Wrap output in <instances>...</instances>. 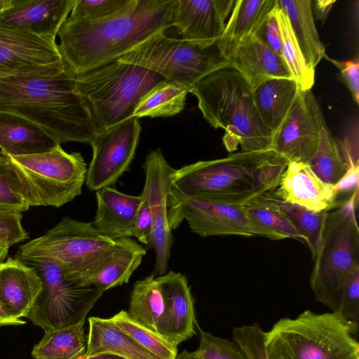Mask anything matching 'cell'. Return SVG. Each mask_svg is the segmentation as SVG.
I'll return each mask as SVG.
<instances>
[{"label": "cell", "mask_w": 359, "mask_h": 359, "mask_svg": "<svg viewBox=\"0 0 359 359\" xmlns=\"http://www.w3.org/2000/svg\"><path fill=\"white\" fill-rule=\"evenodd\" d=\"M75 79L99 134L132 117L143 96L165 79L153 71L116 60Z\"/></svg>", "instance_id": "cell-8"}, {"label": "cell", "mask_w": 359, "mask_h": 359, "mask_svg": "<svg viewBox=\"0 0 359 359\" xmlns=\"http://www.w3.org/2000/svg\"><path fill=\"white\" fill-rule=\"evenodd\" d=\"M22 214H0V239L11 247L29 238L22 224Z\"/></svg>", "instance_id": "cell-43"}, {"label": "cell", "mask_w": 359, "mask_h": 359, "mask_svg": "<svg viewBox=\"0 0 359 359\" xmlns=\"http://www.w3.org/2000/svg\"><path fill=\"white\" fill-rule=\"evenodd\" d=\"M265 332L258 323L235 327L232 341L243 351L248 359H270L264 344Z\"/></svg>", "instance_id": "cell-41"}, {"label": "cell", "mask_w": 359, "mask_h": 359, "mask_svg": "<svg viewBox=\"0 0 359 359\" xmlns=\"http://www.w3.org/2000/svg\"><path fill=\"white\" fill-rule=\"evenodd\" d=\"M57 144L36 123L20 116L0 111V150L6 156L43 153Z\"/></svg>", "instance_id": "cell-24"}, {"label": "cell", "mask_w": 359, "mask_h": 359, "mask_svg": "<svg viewBox=\"0 0 359 359\" xmlns=\"http://www.w3.org/2000/svg\"><path fill=\"white\" fill-rule=\"evenodd\" d=\"M113 252L91 285L102 292L127 283L146 255V249L130 237L115 240Z\"/></svg>", "instance_id": "cell-30"}, {"label": "cell", "mask_w": 359, "mask_h": 359, "mask_svg": "<svg viewBox=\"0 0 359 359\" xmlns=\"http://www.w3.org/2000/svg\"><path fill=\"white\" fill-rule=\"evenodd\" d=\"M152 231V219L149 206L142 196V201L137 210L132 232V237L147 246L150 242Z\"/></svg>", "instance_id": "cell-46"}, {"label": "cell", "mask_w": 359, "mask_h": 359, "mask_svg": "<svg viewBox=\"0 0 359 359\" xmlns=\"http://www.w3.org/2000/svg\"><path fill=\"white\" fill-rule=\"evenodd\" d=\"M85 320L66 327L45 331L32 351L33 359H79L87 347Z\"/></svg>", "instance_id": "cell-31"}, {"label": "cell", "mask_w": 359, "mask_h": 359, "mask_svg": "<svg viewBox=\"0 0 359 359\" xmlns=\"http://www.w3.org/2000/svg\"><path fill=\"white\" fill-rule=\"evenodd\" d=\"M88 325L86 356L109 353L125 359H159L118 327L111 318L90 317Z\"/></svg>", "instance_id": "cell-27"}, {"label": "cell", "mask_w": 359, "mask_h": 359, "mask_svg": "<svg viewBox=\"0 0 359 359\" xmlns=\"http://www.w3.org/2000/svg\"><path fill=\"white\" fill-rule=\"evenodd\" d=\"M236 0H176L172 14V27L181 39L202 47L220 39L225 20Z\"/></svg>", "instance_id": "cell-16"}, {"label": "cell", "mask_w": 359, "mask_h": 359, "mask_svg": "<svg viewBox=\"0 0 359 359\" xmlns=\"http://www.w3.org/2000/svg\"><path fill=\"white\" fill-rule=\"evenodd\" d=\"M25 320L15 318L6 311L0 303V326L21 325L25 324Z\"/></svg>", "instance_id": "cell-49"}, {"label": "cell", "mask_w": 359, "mask_h": 359, "mask_svg": "<svg viewBox=\"0 0 359 359\" xmlns=\"http://www.w3.org/2000/svg\"><path fill=\"white\" fill-rule=\"evenodd\" d=\"M127 313L139 324L172 343L169 316L154 274L135 282Z\"/></svg>", "instance_id": "cell-26"}, {"label": "cell", "mask_w": 359, "mask_h": 359, "mask_svg": "<svg viewBox=\"0 0 359 359\" xmlns=\"http://www.w3.org/2000/svg\"><path fill=\"white\" fill-rule=\"evenodd\" d=\"M358 334L359 328V274L346 285L337 311Z\"/></svg>", "instance_id": "cell-42"}, {"label": "cell", "mask_w": 359, "mask_h": 359, "mask_svg": "<svg viewBox=\"0 0 359 359\" xmlns=\"http://www.w3.org/2000/svg\"><path fill=\"white\" fill-rule=\"evenodd\" d=\"M359 166L352 165L347 168L344 177L334 185L337 194L344 192H353L358 189Z\"/></svg>", "instance_id": "cell-47"}, {"label": "cell", "mask_w": 359, "mask_h": 359, "mask_svg": "<svg viewBox=\"0 0 359 359\" xmlns=\"http://www.w3.org/2000/svg\"><path fill=\"white\" fill-rule=\"evenodd\" d=\"M34 268L43 289L27 318L45 331L74 325L86 317L103 292L94 285L67 280L58 265L47 259L21 260Z\"/></svg>", "instance_id": "cell-11"}, {"label": "cell", "mask_w": 359, "mask_h": 359, "mask_svg": "<svg viewBox=\"0 0 359 359\" xmlns=\"http://www.w3.org/2000/svg\"><path fill=\"white\" fill-rule=\"evenodd\" d=\"M277 198L282 210L304 238L313 261L320 245L323 222L327 211L314 212L298 205L285 202L278 196Z\"/></svg>", "instance_id": "cell-37"}, {"label": "cell", "mask_w": 359, "mask_h": 359, "mask_svg": "<svg viewBox=\"0 0 359 359\" xmlns=\"http://www.w3.org/2000/svg\"><path fill=\"white\" fill-rule=\"evenodd\" d=\"M319 139L317 149L306 163L325 183L335 185L346 174L347 167L338 144L328 128L319 103L316 106Z\"/></svg>", "instance_id": "cell-32"}, {"label": "cell", "mask_w": 359, "mask_h": 359, "mask_svg": "<svg viewBox=\"0 0 359 359\" xmlns=\"http://www.w3.org/2000/svg\"><path fill=\"white\" fill-rule=\"evenodd\" d=\"M170 320L172 342L178 346L196 334L194 301L186 276L169 271L156 277Z\"/></svg>", "instance_id": "cell-21"}, {"label": "cell", "mask_w": 359, "mask_h": 359, "mask_svg": "<svg viewBox=\"0 0 359 359\" xmlns=\"http://www.w3.org/2000/svg\"><path fill=\"white\" fill-rule=\"evenodd\" d=\"M200 330L199 346L196 351L201 359H248L241 348L233 341Z\"/></svg>", "instance_id": "cell-40"}, {"label": "cell", "mask_w": 359, "mask_h": 359, "mask_svg": "<svg viewBox=\"0 0 359 359\" xmlns=\"http://www.w3.org/2000/svg\"><path fill=\"white\" fill-rule=\"evenodd\" d=\"M140 132L139 118L130 117L98 134L90 144L93 156L86 180L89 189L110 187L129 170Z\"/></svg>", "instance_id": "cell-14"}, {"label": "cell", "mask_w": 359, "mask_h": 359, "mask_svg": "<svg viewBox=\"0 0 359 359\" xmlns=\"http://www.w3.org/2000/svg\"><path fill=\"white\" fill-rule=\"evenodd\" d=\"M276 9V2L273 8L266 16L256 36L271 50L282 57L281 35Z\"/></svg>", "instance_id": "cell-44"}, {"label": "cell", "mask_w": 359, "mask_h": 359, "mask_svg": "<svg viewBox=\"0 0 359 359\" xmlns=\"http://www.w3.org/2000/svg\"><path fill=\"white\" fill-rule=\"evenodd\" d=\"M61 60L56 39L0 27V76L30 72Z\"/></svg>", "instance_id": "cell-17"}, {"label": "cell", "mask_w": 359, "mask_h": 359, "mask_svg": "<svg viewBox=\"0 0 359 359\" xmlns=\"http://www.w3.org/2000/svg\"><path fill=\"white\" fill-rule=\"evenodd\" d=\"M353 327L337 312L306 310L294 318H283L265 332L270 359H359Z\"/></svg>", "instance_id": "cell-6"}, {"label": "cell", "mask_w": 359, "mask_h": 359, "mask_svg": "<svg viewBox=\"0 0 359 359\" xmlns=\"http://www.w3.org/2000/svg\"><path fill=\"white\" fill-rule=\"evenodd\" d=\"M10 248L6 242L0 239V263L6 260Z\"/></svg>", "instance_id": "cell-51"}, {"label": "cell", "mask_w": 359, "mask_h": 359, "mask_svg": "<svg viewBox=\"0 0 359 359\" xmlns=\"http://www.w3.org/2000/svg\"><path fill=\"white\" fill-rule=\"evenodd\" d=\"M8 157L29 208H60L82 193L88 168L79 152L57 144L46 152Z\"/></svg>", "instance_id": "cell-9"}, {"label": "cell", "mask_w": 359, "mask_h": 359, "mask_svg": "<svg viewBox=\"0 0 359 359\" xmlns=\"http://www.w3.org/2000/svg\"><path fill=\"white\" fill-rule=\"evenodd\" d=\"M11 3V0H0V11L8 8Z\"/></svg>", "instance_id": "cell-53"}, {"label": "cell", "mask_w": 359, "mask_h": 359, "mask_svg": "<svg viewBox=\"0 0 359 359\" xmlns=\"http://www.w3.org/2000/svg\"><path fill=\"white\" fill-rule=\"evenodd\" d=\"M318 103L311 90H299L286 118L273 135L271 149L288 163H306L317 149L319 139Z\"/></svg>", "instance_id": "cell-15"}, {"label": "cell", "mask_w": 359, "mask_h": 359, "mask_svg": "<svg viewBox=\"0 0 359 359\" xmlns=\"http://www.w3.org/2000/svg\"><path fill=\"white\" fill-rule=\"evenodd\" d=\"M276 18L282 41V57L302 90H309L315 83V70L306 63L289 20L276 0Z\"/></svg>", "instance_id": "cell-35"}, {"label": "cell", "mask_w": 359, "mask_h": 359, "mask_svg": "<svg viewBox=\"0 0 359 359\" xmlns=\"http://www.w3.org/2000/svg\"><path fill=\"white\" fill-rule=\"evenodd\" d=\"M176 359H201L196 351L189 352L187 350H184L182 352L179 353Z\"/></svg>", "instance_id": "cell-52"}, {"label": "cell", "mask_w": 359, "mask_h": 359, "mask_svg": "<svg viewBox=\"0 0 359 359\" xmlns=\"http://www.w3.org/2000/svg\"><path fill=\"white\" fill-rule=\"evenodd\" d=\"M176 0H133L121 13L96 21L66 20L57 44L74 76L117 60L149 36L172 27Z\"/></svg>", "instance_id": "cell-2"}, {"label": "cell", "mask_w": 359, "mask_h": 359, "mask_svg": "<svg viewBox=\"0 0 359 359\" xmlns=\"http://www.w3.org/2000/svg\"><path fill=\"white\" fill-rule=\"evenodd\" d=\"M288 161L270 149L239 151L226 157L200 161L171 175L180 192L215 202L243 205L278 188Z\"/></svg>", "instance_id": "cell-3"}, {"label": "cell", "mask_w": 359, "mask_h": 359, "mask_svg": "<svg viewBox=\"0 0 359 359\" xmlns=\"http://www.w3.org/2000/svg\"><path fill=\"white\" fill-rule=\"evenodd\" d=\"M358 189L326 212L310 277L316 299L337 312L348 282L359 274Z\"/></svg>", "instance_id": "cell-5"}, {"label": "cell", "mask_w": 359, "mask_h": 359, "mask_svg": "<svg viewBox=\"0 0 359 359\" xmlns=\"http://www.w3.org/2000/svg\"><path fill=\"white\" fill-rule=\"evenodd\" d=\"M43 289L36 270L18 258L0 263V303L11 316L27 317Z\"/></svg>", "instance_id": "cell-20"}, {"label": "cell", "mask_w": 359, "mask_h": 359, "mask_svg": "<svg viewBox=\"0 0 359 359\" xmlns=\"http://www.w3.org/2000/svg\"><path fill=\"white\" fill-rule=\"evenodd\" d=\"M75 0H11L0 11V27L29 31L56 39Z\"/></svg>", "instance_id": "cell-18"}, {"label": "cell", "mask_w": 359, "mask_h": 359, "mask_svg": "<svg viewBox=\"0 0 359 359\" xmlns=\"http://www.w3.org/2000/svg\"><path fill=\"white\" fill-rule=\"evenodd\" d=\"M299 90L295 80L284 78L268 80L253 90L257 109L273 135L286 118Z\"/></svg>", "instance_id": "cell-28"}, {"label": "cell", "mask_w": 359, "mask_h": 359, "mask_svg": "<svg viewBox=\"0 0 359 359\" xmlns=\"http://www.w3.org/2000/svg\"><path fill=\"white\" fill-rule=\"evenodd\" d=\"M79 359H125L116 355L109 353H100L90 356L82 355Z\"/></svg>", "instance_id": "cell-50"}, {"label": "cell", "mask_w": 359, "mask_h": 359, "mask_svg": "<svg viewBox=\"0 0 359 359\" xmlns=\"http://www.w3.org/2000/svg\"><path fill=\"white\" fill-rule=\"evenodd\" d=\"M111 318L118 327L158 358L176 359L177 345L135 321L127 311L122 310Z\"/></svg>", "instance_id": "cell-36"}, {"label": "cell", "mask_w": 359, "mask_h": 359, "mask_svg": "<svg viewBox=\"0 0 359 359\" xmlns=\"http://www.w3.org/2000/svg\"><path fill=\"white\" fill-rule=\"evenodd\" d=\"M248 213L259 224L285 238L304 242L292 222L282 210L274 191L257 196L243 204Z\"/></svg>", "instance_id": "cell-34"}, {"label": "cell", "mask_w": 359, "mask_h": 359, "mask_svg": "<svg viewBox=\"0 0 359 359\" xmlns=\"http://www.w3.org/2000/svg\"><path fill=\"white\" fill-rule=\"evenodd\" d=\"M95 195L97 209L93 226L112 240L132 237L142 196L128 195L111 187L96 191Z\"/></svg>", "instance_id": "cell-22"}, {"label": "cell", "mask_w": 359, "mask_h": 359, "mask_svg": "<svg viewBox=\"0 0 359 359\" xmlns=\"http://www.w3.org/2000/svg\"><path fill=\"white\" fill-rule=\"evenodd\" d=\"M275 194L282 201L314 212L328 211L337 205L334 186L323 182L307 163L290 162Z\"/></svg>", "instance_id": "cell-19"}, {"label": "cell", "mask_w": 359, "mask_h": 359, "mask_svg": "<svg viewBox=\"0 0 359 359\" xmlns=\"http://www.w3.org/2000/svg\"><path fill=\"white\" fill-rule=\"evenodd\" d=\"M29 209L11 161L6 156L0 161V214H21Z\"/></svg>", "instance_id": "cell-38"}, {"label": "cell", "mask_w": 359, "mask_h": 359, "mask_svg": "<svg viewBox=\"0 0 359 359\" xmlns=\"http://www.w3.org/2000/svg\"><path fill=\"white\" fill-rule=\"evenodd\" d=\"M205 119L225 130L224 144L229 152L271 149L273 134L255 106L253 91L245 79L227 67L203 78L191 88Z\"/></svg>", "instance_id": "cell-4"}, {"label": "cell", "mask_w": 359, "mask_h": 359, "mask_svg": "<svg viewBox=\"0 0 359 359\" xmlns=\"http://www.w3.org/2000/svg\"><path fill=\"white\" fill-rule=\"evenodd\" d=\"M276 2V0H236L217 43L226 59L229 60L244 41L256 35Z\"/></svg>", "instance_id": "cell-25"}, {"label": "cell", "mask_w": 359, "mask_h": 359, "mask_svg": "<svg viewBox=\"0 0 359 359\" xmlns=\"http://www.w3.org/2000/svg\"><path fill=\"white\" fill-rule=\"evenodd\" d=\"M334 2V0L312 1L313 18L320 20L323 23L325 22Z\"/></svg>", "instance_id": "cell-48"}, {"label": "cell", "mask_w": 359, "mask_h": 359, "mask_svg": "<svg viewBox=\"0 0 359 359\" xmlns=\"http://www.w3.org/2000/svg\"><path fill=\"white\" fill-rule=\"evenodd\" d=\"M289 20L307 65L315 70L326 56L314 22L311 0H278Z\"/></svg>", "instance_id": "cell-29"}, {"label": "cell", "mask_w": 359, "mask_h": 359, "mask_svg": "<svg viewBox=\"0 0 359 359\" xmlns=\"http://www.w3.org/2000/svg\"><path fill=\"white\" fill-rule=\"evenodd\" d=\"M115 243L91 222L63 217L44 235L20 245L16 258L51 260L67 280L88 286L109 259Z\"/></svg>", "instance_id": "cell-7"}, {"label": "cell", "mask_w": 359, "mask_h": 359, "mask_svg": "<svg viewBox=\"0 0 359 359\" xmlns=\"http://www.w3.org/2000/svg\"><path fill=\"white\" fill-rule=\"evenodd\" d=\"M188 93L182 84L163 79L143 96L132 117L156 118L176 115L184 109Z\"/></svg>", "instance_id": "cell-33"}, {"label": "cell", "mask_w": 359, "mask_h": 359, "mask_svg": "<svg viewBox=\"0 0 359 359\" xmlns=\"http://www.w3.org/2000/svg\"><path fill=\"white\" fill-rule=\"evenodd\" d=\"M6 156L0 150V161Z\"/></svg>", "instance_id": "cell-54"}, {"label": "cell", "mask_w": 359, "mask_h": 359, "mask_svg": "<svg viewBox=\"0 0 359 359\" xmlns=\"http://www.w3.org/2000/svg\"><path fill=\"white\" fill-rule=\"evenodd\" d=\"M0 111L36 123L58 144L90 145L99 134L75 76L62 59L30 72L0 76Z\"/></svg>", "instance_id": "cell-1"}, {"label": "cell", "mask_w": 359, "mask_h": 359, "mask_svg": "<svg viewBox=\"0 0 359 359\" xmlns=\"http://www.w3.org/2000/svg\"><path fill=\"white\" fill-rule=\"evenodd\" d=\"M255 90L273 79H293L283 58L266 46L256 35L244 41L229 60Z\"/></svg>", "instance_id": "cell-23"}, {"label": "cell", "mask_w": 359, "mask_h": 359, "mask_svg": "<svg viewBox=\"0 0 359 359\" xmlns=\"http://www.w3.org/2000/svg\"><path fill=\"white\" fill-rule=\"evenodd\" d=\"M186 220L191 231L202 236H259L285 239L262 226L243 205L215 202L186 195L171 187L168 198V222L172 230Z\"/></svg>", "instance_id": "cell-12"}, {"label": "cell", "mask_w": 359, "mask_h": 359, "mask_svg": "<svg viewBox=\"0 0 359 359\" xmlns=\"http://www.w3.org/2000/svg\"><path fill=\"white\" fill-rule=\"evenodd\" d=\"M142 168L145 183L141 196L149 206L152 219L151 239L147 248H152L155 252L152 274L161 276L167 271L173 243L172 230L168 222V198L175 169L159 148L148 153Z\"/></svg>", "instance_id": "cell-13"}, {"label": "cell", "mask_w": 359, "mask_h": 359, "mask_svg": "<svg viewBox=\"0 0 359 359\" xmlns=\"http://www.w3.org/2000/svg\"><path fill=\"white\" fill-rule=\"evenodd\" d=\"M133 0H75L67 18L71 21H96L115 15Z\"/></svg>", "instance_id": "cell-39"}, {"label": "cell", "mask_w": 359, "mask_h": 359, "mask_svg": "<svg viewBox=\"0 0 359 359\" xmlns=\"http://www.w3.org/2000/svg\"><path fill=\"white\" fill-rule=\"evenodd\" d=\"M340 71L341 79L349 90L353 101L359 103V60L356 56L348 60L339 61L327 58Z\"/></svg>", "instance_id": "cell-45"}, {"label": "cell", "mask_w": 359, "mask_h": 359, "mask_svg": "<svg viewBox=\"0 0 359 359\" xmlns=\"http://www.w3.org/2000/svg\"><path fill=\"white\" fill-rule=\"evenodd\" d=\"M116 60L153 71L165 79L182 84L189 93L205 76L229 67L217 43L202 47L169 37L165 32L149 36Z\"/></svg>", "instance_id": "cell-10"}]
</instances>
